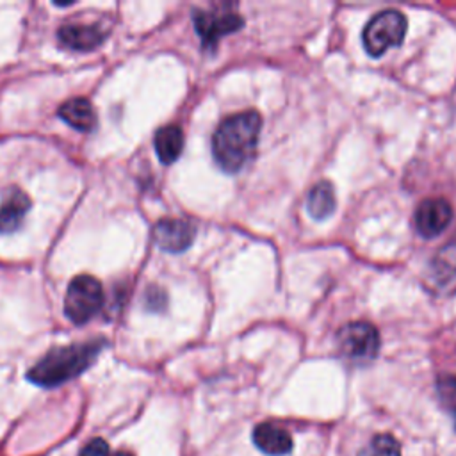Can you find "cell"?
Segmentation results:
<instances>
[{"label": "cell", "mask_w": 456, "mask_h": 456, "mask_svg": "<svg viewBox=\"0 0 456 456\" xmlns=\"http://www.w3.org/2000/svg\"><path fill=\"white\" fill-rule=\"evenodd\" d=\"M155 151L162 164L175 162L183 150V132L176 125H166L155 134Z\"/></svg>", "instance_id": "14"}, {"label": "cell", "mask_w": 456, "mask_h": 456, "mask_svg": "<svg viewBox=\"0 0 456 456\" xmlns=\"http://www.w3.org/2000/svg\"><path fill=\"white\" fill-rule=\"evenodd\" d=\"M103 346L105 340L96 338L89 342L53 347L30 367V370L27 372V379L45 388L59 387L89 369Z\"/></svg>", "instance_id": "2"}, {"label": "cell", "mask_w": 456, "mask_h": 456, "mask_svg": "<svg viewBox=\"0 0 456 456\" xmlns=\"http://www.w3.org/2000/svg\"><path fill=\"white\" fill-rule=\"evenodd\" d=\"M358 456H401V445L392 435L381 433L376 435L369 445L358 452Z\"/></svg>", "instance_id": "16"}, {"label": "cell", "mask_w": 456, "mask_h": 456, "mask_svg": "<svg viewBox=\"0 0 456 456\" xmlns=\"http://www.w3.org/2000/svg\"><path fill=\"white\" fill-rule=\"evenodd\" d=\"M406 34V18L397 9L376 12L362 32L365 52L372 57L383 55L388 48L399 46Z\"/></svg>", "instance_id": "3"}, {"label": "cell", "mask_w": 456, "mask_h": 456, "mask_svg": "<svg viewBox=\"0 0 456 456\" xmlns=\"http://www.w3.org/2000/svg\"><path fill=\"white\" fill-rule=\"evenodd\" d=\"M28 208H30V200L23 191L20 189L9 191L4 201L0 203V233L5 235V233L16 232L21 226Z\"/></svg>", "instance_id": "12"}, {"label": "cell", "mask_w": 456, "mask_h": 456, "mask_svg": "<svg viewBox=\"0 0 456 456\" xmlns=\"http://www.w3.org/2000/svg\"><path fill=\"white\" fill-rule=\"evenodd\" d=\"M337 346L344 358L354 363H367L379 351V333L367 321H353L344 324L337 333Z\"/></svg>", "instance_id": "5"}, {"label": "cell", "mask_w": 456, "mask_h": 456, "mask_svg": "<svg viewBox=\"0 0 456 456\" xmlns=\"http://www.w3.org/2000/svg\"><path fill=\"white\" fill-rule=\"evenodd\" d=\"M426 287L435 294L449 296L456 292V244H447L440 248L428 264Z\"/></svg>", "instance_id": "7"}, {"label": "cell", "mask_w": 456, "mask_h": 456, "mask_svg": "<svg viewBox=\"0 0 456 456\" xmlns=\"http://www.w3.org/2000/svg\"><path fill=\"white\" fill-rule=\"evenodd\" d=\"M167 305V297L166 292L159 287H150L144 294V306L151 312H162Z\"/></svg>", "instance_id": "18"}, {"label": "cell", "mask_w": 456, "mask_h": 456, "mask_svg": "<svg viewBox=\"0 0 456 456\" xmlns=\"http://www.w3.org/2000/svg\"><path fill=\"white\" fill-rule=\"evenodd\" d=\"M102 303V283L91 274H78L68 285L64 297V314L75 324H84L98 314Z\"/></svg>", "instance_id": "4"}, {"label": "cell", "mask_w": 456, "mask_h": 456, "mask_svg": "<svg viewBox=\"0 0 456 456\" xmlns=\"http://www.w3.org/2000/svg\"><path fill=\"white\" fill-rule=\"evenodd\" d=\"M196 230L194 226L178 217H164L153 228L155 244L167 253H182L194 240Z\"/></svg>", "instance_id": "9"}, {"label": "cell", "mask_w": 456, "mask_h": 456, "mask_svg": "<svg viewBox=\"0 0 456 456\" xmlns=\"http://www.w3.org/2000/svg\"><path fill=\"white\" fill-rule=\"evenodd\" d=\"M107 37V30L100 27L98 23L93 25H64L57 32V39L64 48L75 50V52H89L103 43Z\"/></svg>", "instance_id": "10"}, {"label": "cell", "mask_w": 456, "mask_h": 456, "mask_svg": "<svg viewBox=\"0 0 456 456\" xmlns=\"http://www.w3.org/2000/svg\"><path fill=\"white\" fill-rule=\"evenodd\" d=\"M337 203L333 185L328 180L317 182L306 196V210L314 219H326L333 214Z\"/></svg>", "instance_id": "15"}, {"label": "cell", "mask_w": 456, "mask_h": 456, "mask_svg": "<svg viewBox=\"0 0 456 456\" xmlns=\"http://www.w3.org/2000/svg\"><path fill=\"white\" fill-rule=\"evenodd\" d=\"M114 456H134V454L128 452V451H118Z\"/></svg>", "instance_id": "20"}, {"label": "cell", "mask_w": 456, "mask_h": 456, "mask_svg": "<svg viewBox=\"0 0 456 456\" xmlns=\"http://www.w3.org/2000/svg\"><path fill=\"white\" fill-rule=\"evenodd\" d=\"M78 456H109V445L102 438H93L89 444L84 445Z\"/></svg>", "instance_id": "19"}, {"label": "cell", "mask_w": 456, "mask_h": 456, "mask_svg": "<svg viewBox=\"0 0 456 456\" xmlns=\"http://www.w3.org/2000/svg\"><path fill=\"white\" fill-rule=\"evenodd\" d=\"M436 388L442 403L451 411V417L454 420V429H456V376L442 374L436 381Z\"/></svg>", "instance_id": "17"}, {"label": "cell", "mask_w": 456, "mask_h": 456, "mask_svg": "<svg viewBox=\"0 0 456 456\" xmlns=\"http://www.w3.org/2000/svg\"><path fill=\"white\" fill-rule=\"evenodd\" d=\"M262 128L256 110L230 114L219 121L212 135V155L224 173H239L255 155Z\"/></svg>", "instance_id": "1"}, {"label": "cell", "mask_w": 456, "mask_h": 456, "mask_svg": "<svg viewBox=\"0 0 456 456\" xmlns=\"http://www.w3.org/2000/svg\"><path fill=\"white\" fill-rule=\"evenodd\" d=\"M59 118L78 132H91L96 126V112L87 98H71L59 107Z\"/></svg>", "instance_id": "13"}, {"label": "cell", "mask_w": 456, "mask_h": 456, "mask_svg": "<svg viewBox=\"0 0 456 456\" xmlns=\"http://www.w3.org/2000/svg\"><path fill=\"white\" fill-rule=\"evenodd\" d=\"M451 219H452V207L444 198H428L420 201L413 217L417 232L426 239H433L442 232H445Z\"/></svg>", "instance_id": "8"}, {"label": "cell", "mask_w": 456, "mask_h": 456, "mask_svg": "<svg viewBox=\"0 0 456 456\" xmlns=\"http://www.w3.org/2000/svg\"><path fill=\"white\" fill-rule=\"evenodd\" d=\"M192 23L194 28L198 32V36L201 37V43L205 48H216L217 41L226 36L232 34L235 30H239L244 23V20L232 11H201L196 9L192 12Z\"/></svg>", "instance_id": "6"}, {"label": "cell", "mask_w": 456, "mask_h": 456, "mask_svg": "<svg viewBox=\"0 0 456 456\" xmlns=\"http://www.w3.org/2000/svg\"><path fill=\"white\" fill-rule=\"evenodd\" d=\"M253 442L267 456H285L294 445L290 433L274 422H260L253 429Z\"/></svg>", "instance_id": "11"}]
</instances>
